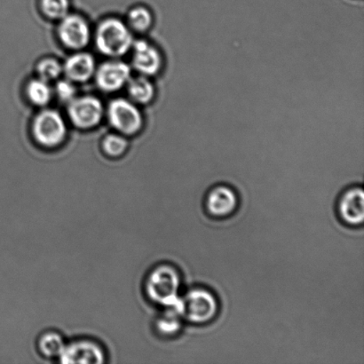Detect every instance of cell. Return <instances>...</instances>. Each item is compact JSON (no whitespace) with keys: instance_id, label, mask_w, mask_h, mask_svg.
<instances>
[{"instance_id":"1","label":"cell","mask_w":364,"mask_h":364,"mask_svg":"<svg viewBox=\"0 0 364 364\" xmlns=\"http://www.w3.org/2000/svg\"><path fill=\"white\" fill-rule=\"evenodd\" d=\"M181 274L176 266L160 263L149 271L144 284L146 298L163 308L179 306L181 289Z\"/></svg>"},{"instance_id":"2","label":"cell","mask_w":364,"mask_h":364,"mask_svg":"<svg viewBox=\"0 0 364 364\" xmlns=\"http://www.w3.org/2000/svg\"><path fill=\"white\" fill-rule=\"evenodd\" d=\"M178 309L183 320L195 326H205L213 322L220 312L219 299L209 289L196 287L180 299Z\"/></svg>"},{"instance_id":"3","label":"cell","mask_w":364,"mask_h":364,"mask_svg":"<svg viewBox=\"0 0 364 364\" xmlns=\"http://www.w3.org/2000/svg\"><path fill=\"white\" fill-rule=\"evenodd\" d=\"M95 42L103 55L119 58L129 52L134 41L126 23L117 18H107L96 28Z\"/></svg>"},{"instance_id":"4","label":"cell","mask_w":364,"mask_h":364,"mask_svg":"<svg viewBox=\"0 0 364 364\" xmlns=\"http://www.w3.org/2000/svg\"><path fill=\"white\" fill-rule=\"evenodd\" d=\"M34 140L43 148L58 147L65 141L67 127L65 121L55 109H44L34 117L31 124Z\"/></svg>"},{"instance_id":"5","label":"cell","mask_w":364,"mask_h":364,"mask_svg":"<svg viewBox=\"0 0 364 364\" xmlns=\"http://www.w3.org/2000/svg\"><path fill=\"white\" fill-rule=\"evenodd\" d=\"M107 115L112 127L126 136H133L144 126L140 110L133 102L126 99L117 98L110 102Z\"/></svg>"},{"instance_id":"6","label":"cell","mask_w":364,"mask_h":364,"mask_svg":"<svg viewBox=\"0 0 364 364\" xmlns=\"http://www.w3.org/2000/svg\"><path fill=\"white\" fill-rule=\"evenodd\" d=\"M103 112L102 103L95 96H81L68 103V117L78 129L89 130L97 127L101 122Z\"/></svg>"},{"instance_id":"7","label":"cell","mask_w":364,"mask_h":364,"mask_svg":"<svg viewBox=\"0 0 364 364\" xmlns=\"http://www.w3.org/2000/svg\"><path fill=\"white\" fill-rule=\"evenodd\" d=\"M59 361L66 364H102L107 361V354L98 341L77 338L66 344Z\"/></svg>"},{"instance_id":"8","label":"cell","mask_w":364,"mask_h":364,"mask_svg":"<svg viewBox=\"0 0 364 364\" xmlns=\"http://www.w3.org/2000/svg\"><path fill=\"white\" fill-rule=\"evenodd\" d=\"M57 34L65 48L75 51L84 49L91 38L87 21L78 14H68L60 20Z\"/></svg>"},{"instance_id":"9","label":"cell","mask_w":364,"mask_h":364,"mask_svg":"<svg viewBox=\"0 0 364 364\" xmlns=\"http://www.w3.org/2000/svg\"><path fill=\"white\" fill-rule=\"evenodd\" d=\"M239 198L237 192L230 186L216 185L207 193L205 199V212L214 219H226L237 212Z\"/></svg>"},{"instance_id":"10","label":"cell","mask_w":364,"mask_h":364,"mask_svg":"<svg viewBox=\"0 0 364 364\" xmlns=\"http://www.w3.org/2000/svg\"><path fill=\"white\" fill-rule=\"evenodd\" d=\"M131 77V68L121 60H109L95 70V83L100 90L114 92L123 88Z\"/></svg>"},{"instance_id":"11","label":"cell","mask_w":364,"mask_h":364,"mask_svg":"<svg viewBox=\"0 0 364 364\" xmlns=\"http://www.w3.org/2000/svg\"><path fill=\"white\" fill-rule=\"evenodd\" d=\"M364 193L362 187L349 188L340 196L337 213L340 220L348 227L362 226L364 221Z\"/></svg>"},{"instance_id":"12","label":"cell","mask_w":364,"mask_h":364,"mask_svg":"<svg viewBox=\"0 0 364 364\" xmlns=\"http://www.w3.org/2000/svg\"><path fill=\"white\" fill-rule=\"evenodd\" d=\"M133 66L142 76L152 77L162 70L164 60L161 53L145 41L134 42Z\"/></svg>"},{"instance_id":"13","label":"cell","mask_w":364,"mask_h":364,"mask_svg":"<svg viewBox=\"0 0 364 364\" xmlns=\"http://www.w3.org/2000/svg\"><path fill=\"white\" fill-rule=\"evenodd\" d=\"M95 60L90 53L78 52L70 55L63 66L67 80L75 83H85L94 76Z\"/></svg>"},{"instance_id":"14","label":"cell","mask_w":364,"mask_h":364,"mask_svg":"<svg viewBox=\"0 0 364 364\" xmlns=\"http://www.w3.org/2000/svg\"><path fill=\"white\" fill-rule=\"evenodd\" d=\"M183 318L176 308H167L156 317L154 328L159 336L173 338L180 334L183 326Z\"/></svg>"},{"instance_id":"15","label":"cell","mask_w":364,"mask_h":364,"mask_svg":"<svg viewBox=\"0 0 364 364\" xmlns=\"http://www.w3.org/2000/svg\"><path fill=\"white\" fill-rule=\"evenodd\" d=\"M66 342L58 331H48L43 333L37 341V349L43 358L59 359L62 355Z\"/></svg>"},{"instance_id":"16","label":"cell","mask_w":364,"mask_h":364,"mask_svg":"<svg viewBox=\"0 0 364 364\" xmlns=\"http://www.w3.org/2000/svg\"><path fill=\"white\" fill-rule=\"evenodd\" d=\"M128 94L132 101L139 105H148L155 97V87L148 77L141 76L128 82Z\"/></svg>"},{"instance_id":"17","label":"cell","mask_w":364,"mask_h":364,"mask_svg":"<svg viewBox=\"0 0 364 364\" xmlns=\"http://www.w3.org/2000/svg\"><path fill=\"white\" fill-rule=\"evenodd\" d=\"M26 95L32 105L45 107L51 101L52 89L49 87L48 82L38 78L28 82Z\"/></svg>"},{"instance_id":"18","label":"cell","mask_w":364,"mask_h":364,"mask_svg":"<svg viewBox=\"0 0 364 364\" xmlns=\"http://www.w3.org/2000/svg\"><path fill=\"white\" fill-rule=\"evenodd\" d=\"M128 23L134 31L138 32L147 31L152 26V14L147 7L135 6L128 13Z\"/></svg>"},{"instance_id":"19","label":"cell","mask_w":364,"mask_h":364,"mask_svg":"<svg viewBox=\"0 0 364 364\" xmlns=\"http://www.w3.org/2000/svg\"><path fill=\"white\" fill-rule=\"evenodd\" d=\"M43 14L51 20H62L70 12V0H39Z\"/></svg>"},{"instance_id":"20","label":"cell","mask_w":364,"mask_h":364,"mask_svg":"<svg viewBox=\"0 0 364 364\" xmlns=\"http://www.w3.org/2000/svg\"><path fill=\"white\" fill-rule=\"evenodd\" d=\"M128 141L123 135L109 134L103 139L102 149L110 159H119L127 152Z\"/></svg>"},{"instance_id":"21","label":"cell","mask_w":364,"mask_h":364,"mask_svg":"<svg viewBox=\"0 0 364 364\" xmlns=\"http://www.w3.org/2000/svg\"><path fill=\"white\" fill-rule=\"evenodd\" d=\"M37 73L41 80L46 82L53 81L63 73V66L55 59L46 58L38 63Z\"/></svg>"},{"instance_id":"22","label":"cell","mask_w":364,"mask_h":364,"mask_svg":"<svg viewBox=\"0 0 364 364\" xmlns=\"http://www.w3.org/2000/svg\"><path fill=\"white\" fill-rule=\"evenodd\" d=\"M55 94L62 102L69 103L76 98L77 88L69 80H60L55 85Z\"/></svg>"}]
</instances>
